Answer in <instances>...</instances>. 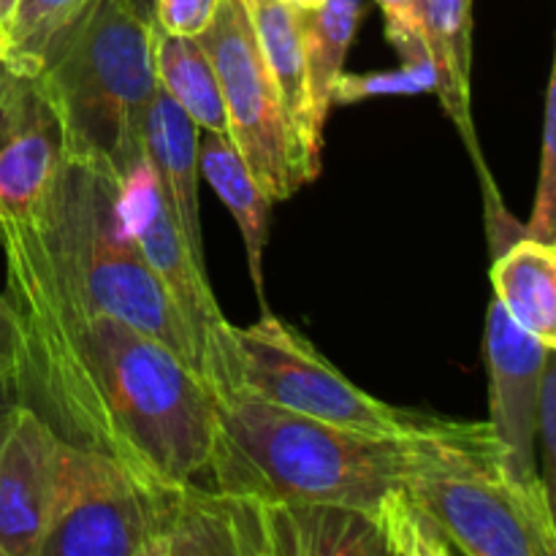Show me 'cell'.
<instances>
[{
  "label": "cell",
  "mask_w": 556,
  "mask_h": 556,
  "mask_svg": "<svg viewBox=\"0 0 556 556\" xmlns=\"http://www.w3.org/2000/svg\"><path fill=\"white\" fill-rule=\"evenodd\" d=\"M0 248L22 405L71 445L112 456L150 489L210 476L215 402L201 372L92 309L36 215L0 228Z\"/></svg>",
  "instance_id": "obj_1"
},
{
  "label": "cell",
  "mask_w": 556,
  "mask_h": 556,
  "mask_svg": "<svg viewBox=\"0 0 556 556\" xmlns=\"http://www.w3.org/2000/svg\"><path fill=\"white\" fill-rule=\"evenodd\" d=\"M206 386L215 402L210 478L217 492L364 510L386 527L396 556L456 554L413 500V476L505 465L489 421L440 418L413 434H372L282 410L228 380Z\"/></svg>",
  "instance_id": "obj_2"
},
{
  "label": "cell",
  "mask_w": 556,
  "mask_h": 556,
  "mask_svg": "<svg viewBox=\"0 0 556 556\" xmlns=\"http://www.w3.org/2000/svg\"><path fill=\"white\" fill-rule=\"evenodd\" d=\"M155 25L139 0H90L38 63L65 130V155L125 185L144 155L157 90Z\"/></svg>",
  "instance_id": "obj_3"
},
{
  "label": "cell",
  "mask_w": 556,
  "mask_h": 556,
  "mask_svg": "<svg viewBox=\"0 0 556 556\" xmlns=\"http://www.w3.org/2000/svg\"><path fill=\"white\" fill-rule=\"evenodd\" d=\"M33 215L92 309L134 326L201 372L193 334L125 226L119 182L65 155L52 190Z\"/></svg>",
  "instance_id": "obj_4"
},
{
  "label": "cell",
  "mask_w": 556,
  "mask_h": 556,
  "mask_svg": "<svg viewBox=\"0 0 556 556\" xmlns=\"http://www.w3.org/2000/svg\"><path fill=\"white\" fill-rule=\"evenodd\" d=\"M201 375L228 380L282 410L358 432L413 434L440 421L432 413L402 410L358 389L307 337L269 309L253 326L226 320L206 340Z\"/></svg>",
  "instance_id": "obj_5"
},
{
  "label": "cell",
  "mask_w": 556,
  "mask_h": 556,
  "mask_svg": "<svg viewBox=\"0 0 556 556\" xmlns=\"http://www.w3.org/2000/svg\"><path fill=\"white\" fill-rule=\"evenodd\" d=\"M418 508L465 556H554V497L505 465L434 470L407 481Z\"/></svg>",
  "instance_id": "obj_6"
},
{
  "label": "cell",
  "mask_w": 556,
  "mask_h": 556,
  "mask_svg": "<svg viewBox=\"0 0 556 556\" xmlns=\"http://www.w3.org/2000/svg\"><path fill=\"white\" fill-rule=\"evenodd\" d=\"M199 41L215 65L228 139L271 201L291 199L304 188V179L275 79L261 52L250 0H220Z\"/></svg>",
  "instance_id": "obj_7"
},
{
  "label": "cell",
  "mask_w": 556,
  "mask_h": 556,
  "mask_svg": "<svg viewBox=\"0 0 556 556\" xmlns=\"http://www.w3.org/2000/svg\"><path fill=\"white\" fill-rule=\"evenodd\" d=\"M188 483L150 489L112 456L74 445L68 489L38 556H161Z\"/></svg>",
  "instance_id": "obj_8"
},
{
  "label": "cell",
  "mask_w": 556,
  "mask_h": 556,
  "mask_svg": "<svg viewBox=\"0 0 556 556\" xmlns=\"http://www.w3.org/2000/svg\"><path fill=\"white\" fill-rule=\"evenodd\" d=\"M65 161V130L36 68L0 60V228L43 204Z\"/></svg>",
  "instance_id": "obj_9"
},
{
  "label": "cell",
  "mask_w": 556,
  "mask_h": 556,
  "mask_svg": "<svg viewBox=\"0 0 556 556\" xmlns=\"http://www.w3.org/2000/svg\"><path fill=\"white\" fill-rule=\"evenodd\" d=\"M74 445L20 405L0 445V556H38L58 519Z\"/></svg>",
  "instance_id": "obj_10"
},
{
  "label": "cell",
  "mask_w": 556,
  "mask_h": 556,
  "mask_svg": "<svg viewBox=\"0 0 556 556\" xmlns=\"http://www.w3.org/2000/svg\"><path fill=\"white\" fill-rule=\"evenodd\" d=\"M228 494L239 556L391 554L386 527L364 510L304 500Z\"/></svg>",
  "instance_id": "obj_11"
},
{
  "label": "cell",
  "mask_w": 556,
  "mask_h": 556,
  "mask_svg": "<svg viewBox=\"0 0 556 556\" xmlns=\"http://www.w3.org/2000/svg\"><path fill=\"white\" fill-rule=\"evenodd\" d=\"M119 201L136 248L179 309L201 356L206 340L226 324V315L220 313V304L212 293L206 266H201L190 253L150 163H141L139 172L119 185Z\"/></svg>",
  "instance_id": "obj_12"
},
{
  "label": "cell",
  "mask_w": 556,
  "mask_h": 556,
  "mask_svg": "<svg viewBox=\"0 0 556 556\" xmlns=\"http://www.w3.org/2000/svg\"><path fill=\"white\" fill-rule=\"evenodd\" d=\"M556 348L521 329L492 299L486 309L483 356L489 369V424L505 451V465L519 478H541L538 472V396L543 367Z\"/></svg>",
  "instance_id": "obj_13"
},
{
  "label": "cell",
  "mask_w": 556,
  "mask_h": 556,
  "mask_svg": "<svg viewBox=\"0 0 556 556\" xmlns=\"http://www.w3.org/2000/svg\"><path fill=\"white\" fill-rule=\"evenodd\" d=\"M250 11H253L261 52H264L266 65H269L277 98H280L288 130H291L299 172H302L304 185H307L320 174L324 125L315 119L313 98H309L299 14L286 0H250Z\"/></svg>",
  "instance_id": "obj_14"
},
{
  "label": "cell",
  "mask_w": 556,
  "mask_h": 556,
  "mask_svg": "<svg viewBox=\"0 0 556 556\" xmlns=\"http://www.w3.org/2000/svg\"><path fill=\"white\" fill-rule=\"evenodd\" d=\"M144 155L177 217L190 253L206 266L199 201V125L157 85L144 123Z\"/></svg>",
  "instance_id": "obj_15"
},
{
  "label": "cell",
  "mask_w": 556,
  "mask_h": 556,
  "mask_svg": "<svg viewBox=\"0 0 556 556\" xmlns=\"http://www.w3.org/2000/svg\"><path fill=\"white\" fill-rule=\"evenodd\" d=\"M434 92L465 139L478 177L489 174L472 123V0H418Z\"/></svg>",
  "instance_id": "obj_16"
},
{
  "label": "cell",
  "mask_w": 556,
  "mask_h": 556,
  "mask_svg": "<svg viewBox=\"0 0 556 556\" xmlns=\"http://www.w3.org/2000/svg\"><path fill=\"white\" fill-rule=\"evenodd\" d=\"M494 299L525 331L556 348V248L521 237L494 258Z\"/></svg>",
  "instance_id": "obj_17"
},
{
  "label": "cell",
  "mask_w": 556,
  "mask_h": 556,
  "mask_svg": "<svg viewBox=\"0 0 556 556\" xmlns=\"http://www.w3.org/2000/svg\"><path fill=\"white\" fill-rule=\"evenodd\" d=\"M199 172L210 179L212 190L220 195L242 231L255 296H258L261 313H266L269 307L264 296V248L269 239V215L275 201L255 182L228 136L206 134L204 141L199 139Z\"/></svg>",
  "instance_id": "obj_18"
},
{
  "label": "cell",
  "mask_w": 556,
  "mask_h": 556,
  "mask_svg": "<svg viewBox=\"0 0 556 556\" xmlns=\"http://www.w3.org/2000/svg\"><path fill=\"white\" fill-rule=\"evenodd\" d=\"M152 60H155L157 85L199 125V130L228 136L215 65L199 38L166 36L155 30Z\"/></svg>",
  "instance_id": "obj_19"
},
{
  "label": "cell",
  "mask_w": 556,
  "mask_h": 556,
  "mask_svg": "<svg viewBox=\"0 0 556 556\" xmlns=\"http://www.w3.org/2000/svg\"><path fill=\"white\" fill-rule=\"evenodd\" d=\"M302 27L304 63H307L309 98L320 125H326L334 92L345 74V58L362 22L364 0H326L318 9L296 11Z\"/></svg>",
  "instance_id": "obj_20"
},
{
  "label": "cell",
  "mask_w": 556,
  "mask_h": 556,
  "mask_svg": "<svg viewBox=\"0 0 556 556\" xmlns=\"http://www.w3.org/2000/svg\"><path fill=\"white\" fill-rule=\"evenodd\" d=\"M90 0H20L5 30V60L38 68L49 43L79 16Z\"/></svg>",
  "instance_id": "obj_21"
},
{
  "label": "cell",
  "mask_w": 556,
  "mask_h": 556,
  "mask_svg": "<svg viewBox=\"0 0 556 556\" xmlns=\"http://www.w3.org/2000/svg\"><path fill=\"white\" fill-rule=\"evenodd\" d=\"M525 237L554 244L556 237V71L552 68L543 103V147H541V177H538L535 206L525 226Z\"/></svg>",
  "instance_id": "obj_22"
},
{
  "label": "cell",
  "mask_w": 556,
  "mask_h": 556,
  "mask_svg": "<svg viewBox=\"0 0 556 556\" xmlns=\"http://www.w3.org/2000/svg\"><path fill=\"white\" fill-rule=\"evenodd\" d=\"M418 90H434V68L432 60H407L400 71L391 74H375V76H345L342 74L340 85H337L334 103H351L364 96H380V92H418Z\"/></svg>",
  "instance_id": "obj_23"
},
{
  "label": "cell",
  "mask_w": 556,
  "mask_h": 556,
  "mask_svg": "<svg viewBox=\"0 0 556 556\" xmlns=\"http://www.w3.org/2000/svg\"><path fill=\"white\" fill-rule=\"evenodd\" d=\"M535 448H538V472H541L543 486L554 497L556 483V362L554 353L543 367L541 396H538V429H535Z\"/></svg>",
  "instance_id": "obj_24"
},
{
  "label": "cell",
  "mask_w": 556,
  "mask_h": 556,
  "mask_svg": "<svg viewBox=\"0 0 556 556\" xmlns=\"http://www.w3.org/2000/svg\"><path fill=\"white\" fill-rule=\"evenodd\" d=\"M220 0H152V25L166 36L199 38L210 27Z\"/></svg>",
  "instance_id": "obj_25"
},
{
  "label": "cell",
  "mask_w": 556,
  "mask_h": 556,
  "mask_svg": "<svg viewBox=\"0 0 556 556\" xmlns=\"http://www.w3.org/2000/svg\"><path fill=\"white\" fill-rule=\"evenodd\" d=\"M386 14V33L389 41L405 54L407 60L429 58L424 41V22L418 0H375Z\"/></svg>",
  "instance_id": "obj_26"
},
{
  "label": "cell",
  "mask_w": 556,
  "mask_h": 556,
  "mask_svg": "<svg viewBox=\"0 0 556 556\" xmlns=\"http://www.w3.org/2000/svg\"><path fill=\"white\" fill-rule=\"evenodd\" d=\"M14 362H16L14 315H11L9 302L0 296V378H11V375H14Z\"/></svg>",
  "instance_id": "obj_27"
},
{
  "label": "cell",
  "mask_w": 556,
  "mask_h": 556,
  "mask_svg": "<svg viewBox=\"0 0 556 556\" xmlns=\"http://www.w3.org/2000/svg\"><path fill=\"white\" fill-rule=\"evenodd\" d=\"M20 394H16L14 375L11 378H0V445H3L5 434H9L11 424H14L16 410H20Z\"/></svg>",
  "instance_id": "obj_28"
},
{
  "label": "cell",
  "mask_w": 556,
  "mask_h": 556,
  "mask_svg": "<svg viewBox=\"0 0 556 556\" xmlns=\"http://www.w3.org/2000/svg\"><path fill=\"white\" fill-rule=\"evenodd\" d=\"M16 3H20V0H0V27H3V33L9 30Z\"/></svg>",
  "instance_id": "obj_29"
},
{
  "label": "cell",
  "mask_w": 556,
  "mask_h": 556,
  "mask_svg": "<svg viewBox=\"0 0 556 556\" xmlns=\"http://www.w3.org/2000/svg\"><path fill=\"white\" fill-rule=\"evenodd\" d=\"M286 3L296 11H309V9H318V5L326 3V0H286Z\"/></svg>",
  "instance_id": "obj_30"
},
{
  "label": "cell",
  "mask_w": 556,
  "mask_h": 556,
  "mask_svg": "<svg viewBox=\"0 0 556 556\" xmlns=\"http://www.w3.org/2000/svg\"><path fill=\"white\" fill-rule=\"evenodd\" d=\"M5 58V33H3V27H0V60Z\"/></svg>",
  "instance_id": "obj_31"
},
{
  "label": "cell",
  "mask_w": 556,
  "mask_h": 556,
  "mask_svg": "<svg viewBox=\"0 0 556 556\" xmlns=\"http://www.w3.org/2000/svg\"><path fill=\"white\" fill-rule=\"evenodd\" d=\"M141 5H147V9H150V14H152V0H139Z\"/></svg>",
  "instance_id": "obj_32"
}]
</instances>
